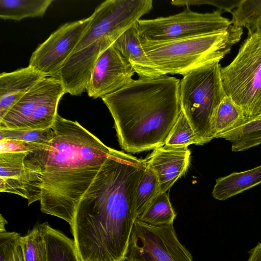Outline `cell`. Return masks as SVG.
Listing matches in <instances>:
<instances>
[{
    "label": "cell",
    "instance_id": "83f0119b",
    "mask_svg": "<svg viewBox=\"0 0 261 261\" xmlns=\"http://www.w3.org/2000/svg\"><path fill=\"white\" fill-rule=\"evenodd\" d=\"M241 0H176L172 1L171 4L176 6H190L191 5H210L215 6L220 10L231 13L236 8Z\"/></svg>",
    "mask_w": 261,
    "mask_h": 261
},
{
    "label": "cell",
    "instance_id": "8992f818",
    "mask_svg": "<svg viewBox=\"0 0 261 261\" xmlns=\"http://www.w3.org/2000/svg\"><path fill=\"white\" fill-rule=\"evenodd\" d=\"M226 96L241 108L245 117L261 114V34L248 35L228 65L221 67Z\"/></svg>",
    "mask_w": 261,
    "mask_h": 261
},
{
    "label": "cell",
    "instance_id": "4fadbf2b",
    "mask_svg": "<svg viewBox=\"0 0 261 261\" xmlns=\"http://www.w3.org/2000/svg\"><path fill=\"white\" fill-rule=\"evenodd\" d=\"M47 77L28 66L0 74V119L31 88Z\"/></svg>",
    "mask_w": 261,
    "mask_h": 261
},
{
    "label": "cell",
    "instance_id": "7402d4cb",
    "mask_svg": "<svg viewBox=\"0 0 261 261\" xmlns=\"http://www.w3.org/2000/svg\"><path fill=\"white\" fill-rule=\"evenodd\" d=\"M231 13L233 25L245 27L248 35L261 34V0H241Z\"/></svg>",
    "mask_w": 261,
    "mask_h": 261
},
{
    "label": "cell",
    "instance_id": "d6986e66",
    "mask_svg": "<svg viewBox=\"0 0 261 261\" xmlns=\"http://www.w3.org/2000/svg\"><path fill=\"white\" fill-rule=\"evenodd\" d=\"M53 0H1L0 18L20 21L25 18L42 17Z\"/></svg>",
    "mask_w": 261,
    "mask_h": 261
},
{
    "label": "cell",
    "instance_id": "9c48e42d",
    "mask_svg": "<svg viewBox=\"0 0 261 261\" xmlns=\"http://www.w3.org/2000/svg\"><path fill=\"white\" fill-rule=\"evenodd\" d=\"M125 259L133 261H193L178 240L173 224L152 226L135 221Z\"/></svg>",
    "mask_w": 261,
    "mask_h": 261
},
{
    "label": "cell",
    "instance_id": "3957f363",
    "mask_svg": "<svg viewBox=\"0 0 261 261\" xmlns=\"http://www.w3.org/2000/svg\"><path fill=\"white\" fill-rule=\"evenodd\" d=\"M179 83L167 75L139 78L101 98L122 149L138 153L165 145L181 112Z\"/></svg>",
    "mask_w": 261,
    "mask_h": 261
},
{
    "label": "cell",
    "instance_id": "8fae6325",
    "mask_svg": "<svg viewBox=\"0 0 261 261\" xmlns=\"http://www.w3.org/2000/svg\"><path fill=\"white\" fill-rule=\"evenodd\" d=\"M135 73L129 63L112 45L93 67L86 89L88 95L96 99L114 93L130 83Z\"/></svg>",
    "mask_w": 261,
    "mask_h": 261
},
{
    "label": "cell",
    "instance_id": "277c9868",
    "mask_svg": "<svg viewBox=\"0 0 261 261\" xmlns=\"http://www.w3.org/2000/svg\"><path fill=\"white\" fill-rule=\"evenodd\" d=\"M243 28L233 25L223 32L176 40L155 42L141 38L147 57L162 75L181 74L220 61L242 37Z\"/></svg>",
    "mask_w": 261,
    "mask_h": 261
},
{
    "label": "cell",
    "instance_id": "2e32d148",
    "mask_svg": "<svg viewBox=\"0 0 261 261\" xmlns=\"http://www.w3.org/2000/svg\"><path fill=\"white\" fill-rule=\"evenodd\" d=\"M261 184V165L242 172H232L216 179L213 197L225 200Z\"/></svg>",
    "mask_w": 261,
    "mask_h": 261
},
{
    "label": "cell",
    "instance_id": "ffe728a7",
    "mask_svg": "<svg viewBox=\"0 0 261 261\" xmlns=\"http://www.w3.org/2000/svg\"><path fill=\"white\" fill-rule=\"evenodd\" d=\"M245 117L243 111L232 100L225 96L217 107L212 121L214 138L237 126Z\"/></svg>",
    "mask_w": 261,
    "mask_h": 261
},
{
    "label": "cell",
    "instance_id": "d4e9b609",
    "mask_svg": "<svg viewBox=\"0 0 261 261\" xmlns=\"http://www.w3.org/2000/svg\"><path fill=\"white\" fill-rule=\"evenodd\" d=\"M201 145L200 141L187 118L181 111L172 128L165 145L185 147L191 144Z\"/></svg>",
    "mask_w": 261,
    "mask_h": 261
},
{
    "label": "cell",
    "instance_id": "ac0fdd59",
    "mask_svg": "<svg viewBox=\"0 0 261 261\" xmlns=\"http://www.w3.org/2000/svg\"><path fill=\"white\" fill-rule=\"evenodd\" d=\"M39 226L46 244L47 261H80L73 240L47 222Z\"/></svg>",
    "mask_w": 261,
    "mask_h": 261
},
{
    "label": "cell",
    "instance_id": "5b68a950",
    "mask_svg": "<svg viewBox=\"0 0 261 261\" xmlns=\"http://www.w3.org/2000/svg\"><path fill=\"white\" fill-rule=\"evenodd\" d=\"M220 61L196 68L180 80L179 96L181 111L187 118L201 145L214 139L212 121L226 95L221 82Z\"/></svg>",
    "mask_w": 261,
    "mask_h": 261
},
{
    "label": "cell",
    "instance_id": "836d02e7",
    "mask_svg": "<svg viewBox=\"0 0 261 261\" xmlns=\"http://www.w3.org/2000/svg\"></svg>",
    "mask_w": 261,
    "mask_h": 261
},
{
    "label": "cell",
    "instance_id": "52a82bcc",
    "mask_svg": "<svg viewBox=\"0 0 261 261\" xmlns=\"http://www.w3.org/2000/svg\"><path fill=\"white\" fill-rule=\"evenodd\" d=\"M66 93L60 80H41L0 119V129H44L51 128L60 100Z\"/></svg>",
    "mask_w": 261,
    "mask_h": 261
},
{
    "label": "cell",
    "instance_id": "ba28073f",
    "mask_svg": "<svg viewBox=\"0 0 261 261\" xmlns=\"http://www.w3.org/2000/svg\"><path fill=\"white\" fill-rule=\"evenodd\" d=\"M186 7L175 15L139 20L141 38L155 42L176 40L223 32L232 24L230 19L222 16L221 10L201 13Z\"/></svg>",
    "mask_w": 261,
    "mask_h": 261
},
{
    "label": "cell",
    "instance_id": "7c38bea8",
    "mask_svg": "<svg viewBox=\"0 0 261 261\" xmlns=\"http://www.w3.org/2000/svg\"><path fill=\"white\" fill-rule=\"evenodd\" d=\"M187 147L164 145L154 149L146 159L158 177L160 193H165L186 172L190 162Z\"/></svg>",
    "mask_w": 261,
    "mask_h": 261
},
{
    "label": "cell",
    "instance_id": "f546056e",
    "mask_svg": "<svg viewBox=\"0 0 261 261\" xmlns=\"http://www.w3.org/2000/svg\"><path fill=\"white\" fill-rule=\"evenodd\" d=\"M248 253L249 257L246 261H261V242L258 243Z\"/></svg>",
    "mask_w": 261,
    "mask_h": 261
},
{
    "label": "cell",
    "instance_id": "1f68e13d",
    "mask_svg": "<svg viewBox=\"0 0 261 261\" xmlns=\"http://www.w3.org/2000/svg\"><path fill=\"white\" fill-rule=\"evenodd\" d=\"M8 223L7 221L2 216V215L0 216V232L6 231L5 229V225Z\"/></svg>",
    "mask_w": 261,
    "mask_h": 261
},
{
    "label": "cell",
    "instance_id": "e0dca14e",
    "mask_svg": "<svg viewBox=\"0 0 261 261\" xmlns=\"http://www.w3.org/2000/svg\"><path fill=\"white\" fill-rule=\"evenodd\" d=\"M218 138L231 143L233 152L245 151L261 144V114L253 117H245L233 129Z\"/></svg>",
    "mask_w": 261,
    "mask_h": 261
},
{
    "label": "cell",
    "instance_id": "4dcf8cb0",
    "mask_svg": "<svg viewBox=\"0 0 261 261\" xmlns=\"http://www.w3.org/2000/svg\"><path fill=\"white\" fill-rule=\"evenodd\" d=\"M14 261H24L22 250L20 244L17 246L14 255Z\"/></svg>",
    "mask_w": 261,
    "mask_h": 261
},
{
    "label": "cell",
    "instance_id": "cb8c5ba5",
    "mask_svg": "<svg viewBox=\"0 0 261 261\" xmlns=\"http://www.w3.org/2000/svg\"><path fill=\"white\" fill-rule=\"evenodd\" d=\"M20 245L24 261H47L46 244L39 225L21 237Z\"/></svg>",
    "mask_w": 261,
    "mask_h": 261
},
{
    "label": "cell",
    "instance_id": "30bf717a",
    "mask_svg": "<svg viewBox=\"0 0 261 261\" xmlns=\"http://www.w3.org/2000/svg\"><path fill=\"white\" fill-rule=\"evenodd\" d=\"M93 18L67 22L53 33L32 53L29 66L47 76L56 77L73 53Z\"/></svg>",
    "mask_w": 261,
    "mask_h": 261
},
{
    "label": "cell",
    "instance_id": "d6a6232c",
    "mask_svg": "<svg viewBox=\"0 0 261 261\" xmlns=\"http://www.w3.org/2000/svg\"><path fill=\"white\" fill-rule=\"evenodd\" d=\"M122 261H133V260H128V259L124 258Z\"/></svg>",
    "mask_w": 261,
    "mask_h": 261
},
{
    "label": "cell",
    "instance_id": "484cf974",
    "mask_svg": "<svg viewBox=\"0 0 261 261\" xmlns=\"http://www.w3.org/2000/svg\"><path fill=\"white\" fill-rule=\"evenodd\" d=\"M51 138V128L44 129H0V139H14L29 143L44 145Z\"/></svg>",
    "mask_w": 261,
    "mask_h": 261
},
{
    "label": "cell",
    "instance_id": "44dd1931",
    "mask_svg": "<svg viewBox=\"0 0 261 261\" xmlns=\"http://www.w3.org/2000/svg\"><path fill=\"white\" fill-rule=\"evenodd\" d=\"M176 216L168 194L160 192L136 220L148 225L159 226L173 224Z\"/></svg>",
    "mask_w": 261,
    "mask_h": 261
},
{
    "label": "cell",
    "instance_id": "9a60e30c",
    "mask_svg": "<svg viewBox=\"0 0 261 261\" xmlns=\"http://www.w3.org/2000/svg\"><path fill=\"white\" fill-rule=\"evenodd\" d=\"M28 152L0 153V192L18 195L27 199L28 181L24 160Z\"/></svg>",
    "mask_w": 261,
    "mask_h": 261
},
{
    "label": "cell",
    "instance_id": "603a6c76",
    "mask_svg": "<svg viewBox=\"0 0 261 261\" xmlns=\"http://www.w3.org/2000/svg\"><path fill=\"white\" fill-rule=\"evenodd\" d=\"M159 193V182L156 175L146 164L145 171L136 191L135 208L137 218L143 213Z\"/></svg>",
    "mask_w": 261,
    "mask_h": 261
},
{
    "label": "cell",
    "instance_id": "6da1fadb",
    "mask_svg": "<svg viewBox=\"0 0 261 261\" xmlns=\"http://www.w3.org/2000/svg\"><path fill=\"white\" fill-rule=\"evenodd\" d=\"M51 128V139L24 158L28 205L39 201L42 212L71 226L79 202L112 148L58 114Z\"/></svg>",
    "mask_w": 261,
    "mask_h": 261
},
{
    "label": "cell",
    "instance_id": "f1b7e54d",
    "mask_svg": "<svg viewBox=\"0 0 261 261\" xmlns=\"http://www.w3.org/2000/svg\"><path fill=\"white\" fill-rule=\"evenodd\" d=\"M44 145L29 143L14 139L3 138L0 139V153L18 152H29L39 148Z\"/></svg>",
    "mask_w": 261,
    "mask_h": 261
},
{
    "label": "cell",
    "instance_id": "5bb4252c",
    "mask_svg": "<svg viewBox=\"0 0 261 261\" xmlns=\"http://www.w3.org/2000/svg\"><path fill=\"white\" fill-rule=\"evenodd\" d=\"M112 45L129 63L139 78L154 79L162 76L142 45L138 22L123 33Z\"/></svg>",
    "mask_w": 261,
    "mask_h": 261
},
{
    "label": "cell",
    "instance_id": "4316f807",
    "mask_svg": "<svg viewBox=\"0 0 261 261\" xmlns=\"http://www.w3.org/2000/svg\"><path fill=\"white\" fill-rule=\"evenodd\" d=\"M21 237L16 232H0V261H14V255Z\"/></svg>",
    "mask_w": 261,
    "mask_h": 261
},
{
    "label": "cell",
    "instance_id": "7a4b0ae2",
    "mask_svg": "<svg viewBox=\"0 0 261 261\" xmlns=\"http://www.w3.org/2000/svg\"><path fill=\"white\" fill-rule=\"evenodd\" d=\"M136 219L131 185L98 174L79 202L71 226L80 261H122Z\"/></svg>",
    "mask_w": 261,
    "mask_h": 261
}]
</instances>
